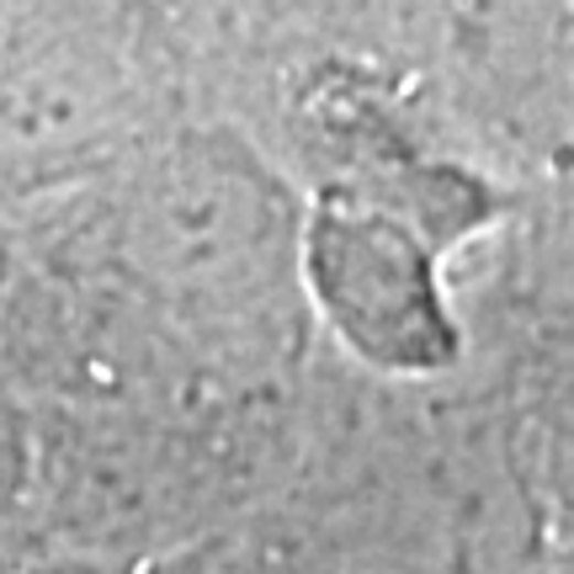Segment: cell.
I'll use <instances>...</instances> for the list:
<instances>
[{
    "label": "cell",
    "mask_w": 574,
    "mask_h": 574,
    "mask_svg": "<svg viewBox=\"0 0 574 574\" xmlns=\"http://www.w3.org/2000/svg\"><path fill=\"white\" fill-rule=\"evenodd\" d=\"M299 282L357 362L431 378L463 357V331L442 282V245L404 208L351 182H331L303 218Z\"/></svg>",
    "instance_id": "obj_1"
}]
</instances>
